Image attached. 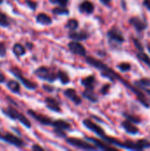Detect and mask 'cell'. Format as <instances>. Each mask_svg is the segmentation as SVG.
<instances>
[{"mask_svg":"<svg viewBox=\"0 0 150 151\" xmlns=\"http://www.w3.org/2000/svg\"><path fill=\"white\" fill-rule=\"evenodd\" d=\"M57 79L64 85H66V84L70 83V81H71L68 73L66 72H65V71H62V70H58L57 71Z\"/></svg>","mask_w":150,"mask_h":151,"instance_id":"obj_24","label":"cell"},{"mask_svg":"<svg viewBox=\"0 0 150 151\" xmlns=\"http://www.w3.org/2000/svg\"><path fill=\"white\" fill-rule=\"evenodd\" d=\"M86 62L91 65L92 67L95 68L96 70H98L101 73V75L104 78L109 79L111 81H118L119 82H121L123 85H125L126 87V88H128L129 90H131L133 94H135L137 99L140 101V103L146 108H149L150 104L148 101L146 96L144 95V93L142 91H141L139 88H136V86L132 85L131 83H129L127 81H126L125 79H123L118 73H117L114 70H112L111 68H110L106 64H104L103 61L96 59L93 57H86L85 58Z\"/></svg>","mask_w":150,"mask_h":151,"instance_id":"obj_1","label":"cell"},{"mask_svg":"<svg viewBox=\"0 0 150 151\" xmlns=\"http://www.w3.org/2000/svg\"><path fill=\"white\" fill-rule=\"evenodd\" d=\"M54 133L59 138H64V139H66L67 138V135H66V134L65 133L64 130H60V129L54 128Z\"/></svg>","mask_w":150,"mask_h":151,"instance_id":"obj_34","label":"cell"},{"mask_svg":"<svg viewBox=\"0 0 150 151\" xmlns=\"http://www.w3.org/2000/svg\"><path fill=\"white\" fill-rule=\"evenodd\" d=\"M82 123H83V125H84L85 127H87V128L89 129L90 131L94 132V133H95L97 136H99L100 138L103 139V138L106 135L104 130H103L99 125H97L96 123H95V122L92 121L91 119H83Z\"/></svg>","mask_w":150,"mask_h":151,"instance_id":"obj_8","label":"cell"},{"mask_svg":"<svg viewBox=\"0 0 150 151\" xmlns=\"http://www.w3.org/2000/svg\"><path fill=\"white\" fill-rule=\"evenodd\" d=\"M25 3H26L27 6L29 9H31L32 11H35V10H36V8H37V6H38L37 2L33 1V0H26V1H25Z\"/></svg>","mask_w":150,"mask_h":151,"instance_id":"obj_33","label":"cell"},{"mask_svg":"<svg viewBox=\"0 0 150 151\" xmlns=\"http://www.w3.org/2000/svg\"><path fill=\"white\" fill-rule=\"evenodd\" d=\"M110 89H111V84H105V85H103V87L101 88L100 93H101L103 96H106V95L109 94Z\"/></svg>","mask_w":150,"mask_h":151,"instance_id":"obj_35","label":"cell"},{"mask_svg":"<svg viewBox=\"0 0 150 151\" xmlns=\"http://www.w3.org/2000/svg\"><path fill=\"white\" fill-rule=\"evenodd\" d=\"M86 139L89 142H91L95 147L98 148V150H112V151H117L118 149L115 147L111 146V144H106L103 142L96 139V138H92V137H86Z\"/></svg>","mask_w":150,"mask_h":151,"instance_id":"obj_13","label":"cell"},{"mask_svg":"<svg viewBox=\"0 0 150 151\" xmlns=\"http://www.w3.org/2000/svg\"><path fill=\"white\" fill-rule=\"evenodd\" d=\"M9 72L10 73H11L23 85H24V87L26 88H27V89H29V90H34V89H35L36 88H37V84L35 83V82H33V81H29L28 79H27V78H25L24 76H23V74H22V72L19 69V68H17V67H11L10 69H9Z\"/></svg>","mask_w":150,"mask_h":151,"instance_id":"obj_6","label":"cell"},{"mask_svg":"<svg viewBox=\"0 0 150 151\" xmlns=\"http://www.w3.org/2000/svg\"><path fill=\"white\" fill-rule=\"evenodd\" d=\"M27 50H26V47L24 45H22L21 43H15L12 47V52L13 54L17 57V58H19V57H22L24 56L27 52Z\"/></svg>","mask_w":150,"mask_h":151,"instance_id":"obj_23","label":"cell"},{"mask_svg":"<svg viewBox=\"0 0 150 151\" xmlns=\"http://www.w3.org/2000/svg\"><path fill=\"white\" fill-rule=\"evenodd\" d=\"M51 127H53L54 128L57 129H60V130H64V131H67L70 130L72 128V126L69 122L63 120V119H57V120H53Z\"/></svg>","mask_w":150,"mask_h":151,"instance_id":"obj_18","label":"cell"},{"mask_svg":"<svg viewBox=\"0 0 150 151\" xmlns=\"http://www.w3.org/2000/svg\"><path fill=\"white\" fill-rule=\"evenodd\" d=\"M121 127L125 129V131L129 134H132V135H135V134H138L140 130L139 128L135 126V124L132 123L131 121L129 120H125L121 123Z\"/></svg>","mask_w":150,"mask_h":151,"instance_id":"obj_17","label":"cell"},{"mask_svg":"<svg viewBox=\"0 0 150 151\" xmlns=\"http://www.w3.org/2000/svg\"><path fill=\"white\" fill-rule=\"evenodd\" d=\"M132 41H133L134 46L136 47V49H137L139 51H143V50H144V47H143V45H142V43L141 42L140 40H138L137 38L133 37V38H132Z\"/></svg>","mask_w":150,"mask_h":151,"instance_id":"obj_32","label":"cell"},{"mask_svg":"<svg viewBox=\"0 0 150 151\" xmlns=\"http://www.w3.org/2000/svg\"><path fill=\"white\" fill-rule=\"evenodd\" d=\"M6 55V45L4 42H0V57L4 58Z\"/></svg>","mask_w":150,"mask_h":151,"instance_id":"obj_36","label":"cell"},{"mask_svg":"<svg viewBox=\"0 0 150 151\" xmlns=\"http://www.w3.org/2000/svg\"><path fill=\"white\" fill-rule=\"evenodd\" d=\"M35 20L38 24L43 25V26H49L52 24V19L46 13L44 12H41L39 14H37Z\"/></svg>","mask_w":150,"mask_h":151,"instance_id":"obj_19","label":"cell"},{"mask_svg":"<svg viewBox=\"0 0 150 151\" xmlns=\"http://www.w3.org/2000/svg\"><path fill=\"white\" fill-rule=\"evenodd\" d=\"M34 74L41 80L46 81L48 82H54L57 79V73H55L51 68L42 65L34 71Z\"/></svg>","mask_w":150,"mask_h":151,"instance_id":"obj_3","label":"cell"},{"mask_svg":"<svg viewBox=\"0 0 150 151\" xmlns=\"http://www.w3.org/2000/svg\"><path fill=\"white\" fill-rule=\"evenodd\" d=\"M44 103H45L46 107L49 110H50L54 112H61L62 111V109H61L58 102L56 99H54L53 97H50V96L46 97L44 100Z\"/></svg>","mask_w":150,"mask_h":151,"instance_id":"obj_15","label":"cell"},{"mask_svg":"<svg viewBox=\"0 0 150 151\" xmlns=\"http://www.w3.org/2000/svg\"><path fill=\"white\" fill-rule=\"evenodd\" d=\"M147 49H148L149 52V53H150V43H149V44L147 45Z\"/></svg>","mask_w":150,"mask_h":151,"instance_id":"obj_45","label":"cell"},{"mask_svg":"<svg viewBox=\"0 0 150 151\" xmlns=\"http://www.w3.org/2000/svg\"><path fill=\"white\" fill-rule=\"evenodd\" d=\"M5 81V76L3 73V72L0 70V83H4Z\"/></svg>","mask_w":150,"mask_h":151,"instance_id":"obj_41","label":"cell"},{"mask_svg":"<svg viewBox=\"0 0 150 151\" xmlns=\"http://www.w3.org/2000/svg\"><path fill=\"white\" fill-rule=\"evenodd\" d=\"M42 88L44 89V90H46L47 92H49V93H51V92H53L54 91V88L53 87H51V86H49V85H43L42 86Z\"/></svg>","mask_w":150,"mask_h":151,"instance_id":"obj_38","label":"cell"},{"mask_svg":"<svg viewBox=\"0 0 150 151\" xmlns=\"http://www.w3.org/2000/svg\"><path fill=\"white\" fill-rule=\"evenodd\" d=\"M26 48H27L28 50H32L34 48V44L32 42H26Z\"/></svg>","mask_w":150,"mask_h":151,"instance_id":"obj_42","label":"cell"},{"mask_svg":"<svg viewBox=\"0 0 150 151\" xmlns=\"http://www.w3.org/2000/svg\"><path fill=\"white\" fill-rule=\"evenodd\" d=\"M142 4H143L149 11H150V0H143Z\"/></svg>","mask_w":150,"mask_h":151,"instance_id":"obj_40","label":"cell"},{"mask_svg":"<svg viewBox=\"0 0 150 151\" xmlns=\"http://www.w3.org/2000/svg\"><path fill=\"white\" fill-rule=\"evenodd\" d=\"M52 13L55 15H68L70 11L66 6H57L52 9Z\"/></svg>","mask_w":150,"mask_h":151,"instance_id":"obj_26","label":"cell"},{"mask_svg":"<svg viewBox=\"0 0 150 151\" xmlns=\"http://www.w3.org/2000/svg\"><path fill=\"white\" fill-rule=\"evenodd\" d=\"M65 141L69 145H71L76 149H79V150H98V148L95 147V145H91L90 143H88L83 140L75 138V137H67L65 139Z\"/></svg>","mask_w":150,"mask_h":151,"instance_id":"obj_5","label":"cell"},{"mask_svg":"<svg viewBox=\"0 0 150 151\" xmlns=\"http://www.w3.org/2000/svg\"><path fill=\"white\" fill-rule=\"evenodd\" d=\"M107 37L111 43L113 42L116 44H121L125 42V37H124L121 30L117 27H111L107 32Z\"/></svg>","mask_w":150,"mask_h":151,"instance_id":"obj_7","label":"cell"},{"mask_svg":"<svg viewBox=\"0 0 150 151\" xmlns=\"http://www.w3.org/2000/svg\"><path fill=\"white\" fill-rule=\"evenodd\" d=\"M134 85L138 88H147L150 87V79L149 78H142L141 80H138L134 82Z\"/></svg>","mask_w":150,"mask_h":151,"instance_id":"obj_30","label":"cell"},{"mask_svg":"<svg viewBox=\"0 0 150 151\" xmlns=\"http://www.w3.org/2000/svg\"><path fill=\"white\" fill-rule=\"evenodd\" d=\"M117 67H118L122 73H126V72H128V71L131 70L132 65H131V64L128 63V62H122V63L118 64Z\"/></svg>","mask_w":150,"mask_h":151,"instance_id":"obj_31","label":"cell"},{"mask_svg":"<svg viewBox=\"0 0 150 151\" xmlns=\"http://www.w3.org/2000/svg\"><path fill=\"white\" fill-rule=\"evenodd\" d=\"M11 25V21L7 14L0 12V27H7Z\"/></svg>","mask_w":150,"mask_h":151,"instance_id":"obj_29","label":"cell"},{"mask_svg":"<svg viewBox=\"0 0 150 151\" xmlns=\"http://www.w3.org/2000/svg\"><path fill=\"white\" fill-rule=\"evenodd\" d=\"M129 24L132 25L138 32L144 31L149 27L147 21L144 20L143 19L138 17V16H133V17H131L129 19Z\"/></svg>","mask_w":150,"mask_h":151,"instance_id":"obj_11","label":"cell"},{"mask_svg":"<svg viewBox=\"0 0 150 151\" xmlns=\"http://www.w3.org/2000/svg\"><path fill=\"white\" fill-rule=\"evenodd\" d=\"M65 27L70 31H75L79 28V21L75 19H71L66 22Z\"/></svg>","mask_w":150,"mask_h":151,"instance_id":"obj_28","label":"cell"},{"mask_svg":"<svg viewBox=\"0 0 150 151\" xmlns=\"http://www.w3.org/2000/svg\"><path fill=\"white\" fill-rule=\"evenodd\" d=\"M100 1H101L104 5H110L111 0H100Z\"/></svg>","mask_w":150,"mask_h":151,"instance_id":"obj_44","label":"cell"},{"mask_svg":"<svg viewBox=\"0 0 150 151\" xmlns=\"http://www.w3.org/2000/svg\"><path fill=\"white\" fill-rule=\"evenodd\" d=\"M68 48L72 54L81 56V57H86L87 50L81 43H80V42H78V41L70 42L68 43Z\"/></svg>","mask_w":150,"mask_h":151,"instance_id":"obj_9","label":"cell"},{"mask_svg":"<svg viewBox=\"0 0 150 151\" xmlns=\"http://www.w3.org/2000/svg\"><path fill=\"white\" fill-rule=\"evenodd\" d=\"M121 6H122V8L126 11V0H121Z\"/></svg>","mask_w":150,"mask_h":151,"instance_id":"obj_43","label":"cell"},{"mask_svg":"<svg viewBox=\"0 0 150 151\" xmlns=\"http://www.w3.org/2000/svg\"><path fill=\"white\" fill-rule=\"evenodd\" d=\"M3 2H4V0H0V4H2Z\"/></svg>","mask_w":150,"mask_h":151,"instance_id":"obj_46","label":"cell"},{"mask_svg":"<svg viewBox=\"0 0 150 151\" xmlns=\"http://www.w3.org/2000/svg\"><path fill=\"white\" fill-rule=\"evenodd\" d=\"M136 57L140 61H141L142 63H144L145 65L150 67V58L147 53H145L144 51H139L136 53Z\"/></svg>","mask_w":150,"mask_h":151,"instance_id":"obj_25","label":"cell"},{"mask_svg":"<svg viewBox=\"0 0 150 151\" xmlns=\"http://www.w3.org/2000/svg\"><path fill=\"white\" fill-rule=\"evenodd\" d=\"M0 141L9 143L10 145H12L17 148H23L26 145L22 139L19 138L18 136L14 135L10 132L3 131L1 129H0Z\"/></svg>","mask_w":150,"mask_h":151,"instance_id":"obj_4","label":"cell"},{"mask_svg":"<svg viewBox=\"0 0 150 151\" xmlns=\"http://www.w3.org/2000/svg\"><path fill=\"white\" fill-rule=\"evenodd\" d=\"M27 114L29 116H31L33 119H34L36 121H38L40 124L44 125V126H51V124L53 122V120L50 117H48L46 115H43V114H40V113L36 112V111H34L33 110H28Z\"/></svg>","mask_w":150,"mask_h":151,"instance_id":"obj_10","label":"cell"},{"mask_svg":"<svg viewBox=\"0 0 150 151\" xmlns=\"http://www.w3.org/2000/svg\"><path fill=\"white\" fill-rule=\"evenodd\" d=\"M95 83V75H89L81 80V85L85 87V88H92L94 89Z\"/></svg>","mask_w":150,"mask_h":151,"instance_id":"obj_22","label":"cell"},{"mask_svg":"<svg viewBox=\"0 0 150 151\" xmlns=\"http://www.w3.org/2000/svg\"><path fill=\"white\" fill-rule=\"evenodd\" d=\"M65 96H66L69 100H71L75 105H80L82 103L81 97L78 95L77 91L73 88H66L64 91Z\"/></svg>","mask_w":150,"mask_h":151,"instance_id":"obj_12","label":"cell"},{"mask_svg":"<svg viewBox=\"0 0 150 151\" xmlns=\"http://www.w3.org/2000/svg\"><path fill=\"white\" fill-rule=\"evenodd\" d=\"M89 34L86 31H80V32H75V31H70L68 34V37L72 41H85L89 37Z\"/></svg>","mask_w":150,"mask_h":151,"instance_id":"obj_16","label":"cell"},{"mask_svg":"<svg viewBox=\"0 0 150 151\" xmlns=\"http://www.w3.org/2000/svg\"><path fill=\"white\" fill-rule=\"evenodd\" d=\"M82 96L86 99L90 101L91 103H97L98 102V96H96V94L94 92V89H92V88H86L82 92Z\"/></svg>","mask_w":150,"mask_h":151,"instance_id":"obj_20","label":"cell"},{"mask_svg":"<svg viewBox=\"0 0 150 151\" xmlns=\"http://www.w3.org/2000/svg\"><path fill=\"white\" fill-rule=\"evenodd\" d=\"M6 87L11 92H12L14 94H19L20 93V84L19 83L18 81L11 80V81H7Z\"/></svg>","mask_w":150,"mask_h":151,"instance_id":"obj_21","label":"cell"},{"mask_svg":"<svg viewBox=\"0 0 150 151\" xmlns=\"http://www.w3.org/2000/svg\"><path fill=\"white\" fill-rule=\"evenodd\" d=\"M2 112L6 117H8L9 119H12V120H18L25 127L31 128L32 126H31V122L29 121V119L23 113L19 112V111H17L13 107H8L6 109H2Z\"/></svg>","mask_w":150,"mask_h":151,"instance_id":"obj_2","label":"cell"},{"mask_svg":"<svg viewBox=\"0 0 150 151\" xmlns=\"http://www.w3.org/2000/svg\"><path fill=\"white\" fill-rule=\"evenodd\" d=\"M69 0H53V3L58 4L61 6H67Z\"/></svg>","mask_w":150,"mask_h":151,"instance_id":"obj_37","label":"cell"},{"mask_svg":"<svg viewBox=\"0 0 150 151\" xmlns=\"http://www.w3.org/2000/svg\"><path fill=\"white\" fill-rule=\"evenodd\" d=\"M32 150H44V149L42 147H41L40 145H38V144H34L33 147H32Z\"/></svg>","mask_w":150,"mask_h":151,"instance_id":"obj_39","label":"cell"},{"mask_svg":"<svg viewBox=\"0 0 150 151\" xmlns=\"http://www.w3.org/2000/svg\"><path fill=\"white\" fill-rule=\"evenodd\" d=\"M123 116L129 121H131L132 123L137 125V124H140L141 122V118L139 117V116H136V115H133V114H130V113H126V112H123Z\"/></svg>","mask_w":150,"mask_h":151,"instance_id":"obj_27","label":"cell"},{"mask_svg":"<svg viewBox=\"0 0 150 151\" xmlns=\"http://www.w3.org/2000/svg\"><path fill=\"white\" fill-rule=\"evenodd\" d=\"M78 9L81 13L92 14L95 11V4L89 0H84L79 4Z\"/></svg>","mask_w":150,"mask_h":151,"instance_id":"obj_14","label":"cell"}]
</instances>
